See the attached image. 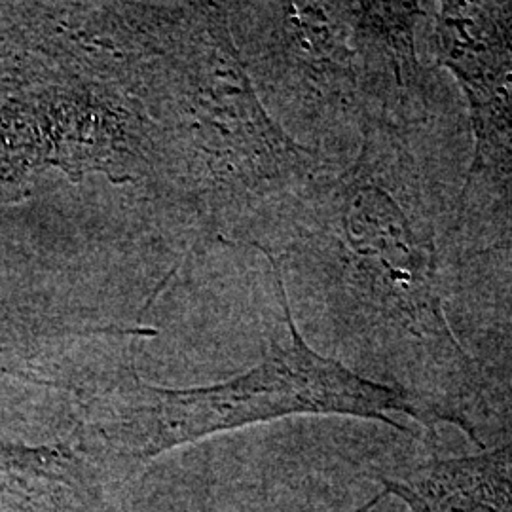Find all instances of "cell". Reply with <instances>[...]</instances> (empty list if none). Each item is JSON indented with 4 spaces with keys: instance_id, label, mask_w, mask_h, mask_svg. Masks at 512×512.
Instances as JSON below:
<instances>
[{
    "instance_id": "obj_1",
    "label": "cell",
    "mask_w": 512,
    "mask_h": 512,
    "mask_svg": "<svg viewBox=\"0 0 512 512\" xmlns=\"http://www.w3.org/2000/svg\"><path fill=\"white\" fill-rule=\"evenodd\" d=\"M414 156L391 124L365 131L357 162L323 186L315 234L346 296L416 365L444 384H467L475 359L461 348L444 311L433 222Z\"/></svg>"
},
{
    "instance_id": "obj_2",
    "label": "cell",
    "mask_w": 512,
    "mask_h": 512,
    "mask_svg": "<svg viewBox=\"0 0 512 512\" xmlns=\"http://www.w3.org/2000/svg\"><path fill=\"white\" fill-rule=\"evenodd\" d=\"M287 338L274 340L260 365L209 387L165 389L133 374L101 397L95 425L118 452L154 458L175 446L258 421L294 414H340L406 431L391 414L427 421L431 412L403 387L363 378L308 346L287 300L281 262L270 253Z\"/></svg>"
},
{
    "instance_id": "obj_3",
    "label": "cell",
    "mask_w": 512,
    "mask_h": 512,
    "mask_svg": "<svg viewBox=\"0 0 512 512\" xmlns=\"http://www.w3.org/2000/svg\"><path fill=\"white\" fill-rule=\"evenodd\" d=\"M382 484L384 492L357 512L391 495L412 512H512V440L478 456L421 463Z\"/></svg>"
}]
</instances>
